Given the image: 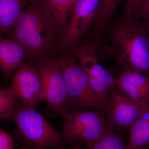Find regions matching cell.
<instances>
[{
    "label": "cell",
    "instance_id": "cell-4",
    "mask_svg": "<svg viewBox=\"0 0 149 149\" xmlns=\"http://www.w3.org/2000/svg\"><path fill=\"white\" fill-rule=\"evenodd\" d=\"M55 60L65 84L70 112L91 109L102 111L91 88L88 74L78 59L72 54L66 53Z\"/></svg>",
    "mask_w": 149,
    "mask_h": 149
},
{
    "label": "cell",
    "instance_id": "cell-23",
    "mask_svg": "<svg viewBox=\"0 0 149 149\" xmlns=\"http://www.w3.org/2000/svg\"><path fill=\"white\" fill-rule=\"evenodd\" d=\"M148 24H149V23H148Z\"/></svg>",
    "mask_w": 149,
    "mask_h": 149
},
{
    "label": "cell",
    "instance_id": "cell-22",
    "mask_svg": "<svg viewBox=\"0 0 149 149\" xmlns=\"http://www.w3.org/2000/svg\"><path fill=\"white\" fill-rule=\"evenodd\" d=\"M148 147H149V146H148Z\"/></svg>",
    "mask_w": 149,
    "mask_h": 149
},
{
    "label": "cell",
    "instance_id": "cell-6",
    "mask_svg": "<svg viewBox=\"0 0 149 149\" xmlns=\"http://www.w3.org/2000/svg\"><path fill=\"white\" fill-rule=\"evenodd\" d=\"M101 40L78 45L72 53L81 63L89 79L91 88L102 111L110 93L116 84V79L99 63L97 52Z\"/></svg>",
    "mask_w": 149,
    "mask_h": 149
},
{
    "label": "cell",
    "instance_id": "cell-5",
    "mask_svg": "<svg viewBox=\"0 0 149 149\" xmlns=\"http://www.w3.org/2000/svg\"><path fill=\"white\" fill-rule=\"evenodd\" d=\"M64 118L62 137L70 149H90L109 129L102 111L70 112Z\"/></svg>",
    "mask_w": 149,
    "mask_h": 149
},
{
    "label": "cell",
    "instance_id": "cell-2",
    "mask_svg": "<svg viewBox=\"0 0 149 149\" xmlns=\"http://www.w3.org/2000/svg\"><path fill=\"white\" fill-rule=\"evenodd\" d=\"M112 50L123 70L149 76V24L133 16L123 15L107 27Z\"/></svg>",
    "mask_w": 149,
    "mask_h": 149
},
{
    "label": "cell",
    "instance_id": "cell-9",
    "mask_svg": "<svg viewBox=\"0 0 149 149\" xmlns=\"http://www.w3.org/2000/svg\"><path fill=\"white\" fill-rule=\"evenodd\" d=\"M149 103L133 101L116 87L112 89L104 108L108 127L111 130L130 131Z\"/></svg>",
    "mask_w": 149,
    "mask_h": 149
},
{
    "label": "cell",
    "instance_id": "cell-14",
    "mask_svg": "<svg viewBox=\"0 0 149 149\" xmlns=\"http://www.w3.org/2000/svg\"><path fill=\"white\" fill-rule=\"evenodd\" d=\"M149 145V104L130 128L125 149H146Z\"/></svg>",
    "mask_w": 149,
    "mask_h": 149
},
{
    "label": "cell",
    "instance_id": "cell-18",
    "mask_svg": "<svg viewBox=\"0 0 149 149\" xmlns=\"http://www.w3.org/2000/svg\"><path fill=\"white\" fill-rule=\"evenodd\" d=\"M124 140L109 129L89 149H125Z\"/></svg>",
    "mask_w": 149,
    "mask_h": 149
},
{
    "label": "cell",
    "instance_id": "cell-11",
    "mask_svg": "<svg viewBox=\"0 0 149 149\" xmlns=\"http://www.w3.org/2000/svg\"><path fill=\"white\" fill-rule=\"evenodd\" d=\"M116 81V87L133 101L139 104L149 103V76L124 70Z\"/></svg>",
    "mask_w": 149,
    "mask_h": 149
},
{
    "label": "cell",
    "instance_id": "cell-17",
    "mask_svg": "<svg viewBox=\"0 0 149 149\" xmlns=\"http://www.w3.org/2000/svg\"><path fill=\"white\" fill-rule=\"evenodd\" d=\"M19 100L10 88L0 90V117L2 120L9 119L16 104Z\"/></svg>",
    "mask_w": 149,
    "mask_h": 149
},
{
    "label": "cell",
    "instance_id": "cell-10",
    "mask_svg": "<svg viewBox=\"0 0 149 149\" xmlns=\"http://www.w3.org/2000/svg\"><path fill=\"white\" fill-rule=\"evenodd\" d=\"M10 88L22 104L32 109L44 102L40 71L37 65L31 62L23 63L15 70Z\"/></svg>",
    "mask_w": 149,
    "mask_h": 149
},
{
    "label": "cell",
    "instance_id": "cell-24",
    "mask_svg": "<svg viewBox=\"0 0 149 149\" xmlns=\"http://www.w3.org/2000/svg\"></svg>",
    "mask_w": 149,
    "mask_h": 149
},
{
    "label": "cell",
    "instance_id": "cell-21",
    "mask_svg": "<svg viewBox=\"0 0 149 149\" xmlns=\"http://www.w3.org/2000/svg\"><path fill=\"white\" fill-rule=\"evenodd\" d=\"M125 2L124 15L126 16H132L139 7L142 0H124Z\"/></svg>",
    "mask_w": 149,
    "mask_h": 149
},
{
    "label": "cell",
    "instance_id": "cell-8",
    "mask_svg": "<svg viewBox=\"0 0 149 149\" xmlns=\"http://www.w3.org/2000/svg\"><path fill=\"white\" fill-rule=\"evenodd\" d=\"M101 0H77L60 34L58 50L73 52L95 22Z\"/></svg>",
    "mask_w": 149,
    "mask_h": 149
},
{
    "label": "cell",
    "instance_id": "cell-1",
    "mask_svg": "<svg viewBox=\"0 0 149 149\" xmlns=\"http://www.w3.org/2000/svg\"><path fill=\"white\" fill-rule=\"evenodd\" d=\"M10 33V38L24 48L27 61L37 65L42 59L56 58L59 33L34 0H30L19 15Z\"/></svg>",
    "mask_w": 149,
    "mask_h": 149
},
{
    "label": "cell",
    "instance_id": "cell-12",
    "mask_svg": "<svg viewBox=\"0 0 149 149\" xmlns=\"http://www.w3.org/2000/svg\"><path fill=\"white\" fill-rule=\"evenodd\" d=\"M25 56L24 48L16 41L11 39H1L0 65L6 80L24 63Z\"/></svg>",
    "mask_w": 149,
    "mask_h": 149
},
{
    "label": "cell",
    "instance_id": "cell-3",
    "mask_svg": "<svg viewBox=\"0 0 149 149\" xmlns=\"http://www.w3.org/2000/svg\"><path fill=\"white\" fill-rule=\"evenodd\" d=\"M9 119L17 126L15 139L17 145H25L24 149H65L61 132L19 100Z\"/></svg>",
    "mask_w": 149,
    "mask_h": 149
},
{
    "label": "cell",
    "instance_id": "cell-19",
    "mask_svg": "<svg viewBox=\"0 0 149 149\" xmlns=\"http://www.w3.org/2000/svg\"><path fill=\"white\" fill-rule=\"evenodd\" d=\"M132 16L149 23V0H142Z\"/></svg>",
    "mask_w": 149,
    "mask_h": 149
},
{
    "label": "cell",
    "instance_id": "cell-16",
    "mask_svg": "<svg viewBox=\"0 0 149 149\" xmlns=\"http://www.w3.org/2000/svg\"><path fill=\"white\" fill-rule=\"evenodd\" d=\"M30 0H0V31L5 34L11 29Z\"/></svg>",
    "mask_w": 149,
    "mask_h": 149
},
{
    "label": "cell",
    "instance_id": "cell-7",
    "mask_svg": "<svg viewBox=\"0 0 149 149\" xmlns=\"http://www.w3.org/2000/svg\"><path fill=\"white\" fill-rule=\"evenodd\" d=\"M41 75L45 114L49 117H64L70 113L63 77L55 59L44 58L37 65Z\"/></svg>",
    "mask_w": 149,
    "mask_h": 149
},
{
    "label": "cell",
    "instance_id": "cell-20",
    "mask_svg": "<svg viewBox=\"0 0 149 149\" xmlns=\"http://www.w3.org/2000/svg\"><path fill=\"white\" fill-rule=\"evenodd\" d=\"M15 141L3 129L0 130V149H14Z\"/></svg>",
    "mask_w": 149,
    "mask_h": 149
},
{
    "label": "cell",
    "instance_id": "cell-13",
    "mask_svg": "<svg viewBox=\"0 0 149 149\" xmlns=\"http://www.w3.org/2000/svg\"><path fill=\"white\" fill-rule=\"evenodd\" d=\"M49 17L58 32L67 23L77 0H34Z\"/></svg>",
    "mask_w": 149,
    "mask_h": 149
},
{
    "label": "cell",
    "instance_id": "cell-15",
    "mask_svg": "<svg viewBox=\"0 0 149 149\" xmlns=\"http://www.w3.org/2000/svg\"><path fill=\"white\" fill-rule=\"evenodd\" d=\"M123 0H101L95 22L89 32L92 40H101L112 15Z\"/></svg>",
    "mask_w": 149,
    "mask_h": 149
}]
</instances>
